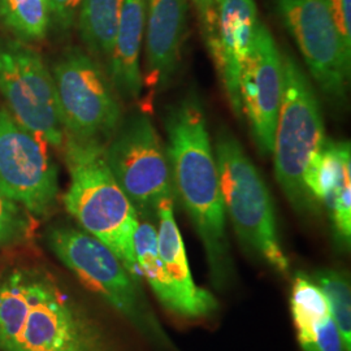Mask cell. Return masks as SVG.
Here are the masks:
<instances>
[{"instance_id":"1","label":"cell","mask_w":351,"mask_h":351,"mask_svg":"<svg viewBox=\"0 0 351 351\" xmlns=\"http://www.w3.org/2000/svg\"><path fill=\"white\" fill-rule=\"evenodd\" d=\"M0 350L119 351L58 277L32 265L0 275Z\"/></svg>"},{"instance_id":"2","label":"cell","mask_w":351,"mask_h":351,"mask_svg":"<svg viewBox=\"0 0 351 351\" xmlns=\"http://www.w3.org/2000/svg\"><path fill=\"white\" fill-rule=\"evenodd\" d=\"M165 130L176 197L201 239L213 287L221 290L233 277V262L219 169L201 99L189 94L172 106Z\"/></svg>"},{"instance_id":"3","label":"cell","mask_w":351,"mask_h":351,"mask_svg":"<svg viewBox=\"0 0 351 351\" xmlns=\"http://www.w3.org/2000/svg\"><path fill=\"white\" fill-rule=\"evenodd\" d=\"M65 163L71 182L64 206L85 232L99 239L141 281L134 252L139 217L120 188L106 159V145L64 136Z\"/></svg>"},{"instance_id":"4","label":"cell","mask_w":351,"mask_h":351,"mask_svg":"<svg viewBox=\"0 0 351 351\" xmlns=\"http://www.w3.org/2000/svg\"><path fill=\"white\" fill-rule=\"evenodd\" d=\"M47 241L58 259L91 293L124 316L154 346L176 351L172 339L151 310L141 281L129 274L111 249L88 232L72 226L52 228Z\"/></svg>"},{"instance_id":"5","label":"cell","mask_w":351,"mask_h":351,"mask_svg":"<svg viewBox=\"0 0 351 351\" xmlns=\"http://www.w3.org/2000/svg\"><path fill=\"white\" fill-rule=\"evenodd\" d=\"M213 152L226 213L241 246L277 272L288 274L290 265L278 239L274 201L261 172L226 129L217 132Z\"/></svg>"},{"instance_id":"6","label":"cell","mask_w":351,"mask_h":351,"mask_svg":"<svg viewBox=\"0 0 351 351\" xmlns=\"http://www.w3.org/2000/svg\"><path fill=\"white\" fill-rule=\"evenodd\" d=\"M285 88L277 117L274 162L277 182L291 207L302 215L320 211L304 176L326 142L322 108L311 81L290 55L282 56Z\"/></svg>"},{"instance_id":"7","label":"cell","mask_w":351,"mask_h":351,"mask_svg":"<svg viewBox=\"0 0 351 351\" xmlns=\"http://www.w3.org/2000/svg\"><path fill=\"white\" fill-rule=\"evenodd\" d=\"M106 159L139 219H156L163 202L175 201L168 152L147 114L134 113L120 123Z\"/></svg>"},{"instance_id":"8","label":"cell","mask_w":351,"mask_h":351,"mask_svg":"<svg viewBox=\"0 0 351 351\" xmlns=\"http://www.w3.org/2000/svg\"><path fill=\"white\" fill-rule=\"evenodd\" d=\"M52 78L64 136L106 145L121 123L119 94L99 63L78 49L65 52Z\"/></svg>"},{"instance_id":"9","label":"cell","mask_w":351,"mask_h":351,"mask_svg":"<svg viewBox=\"0 0 351 351\" xmlns=\"http://www.w3.org/2000/svg\"><path fill=\"white\" fill-rule=\"evenodd\" d=\"M0 91L20 125L53 147L63 146L55 82L37 51L20 42L0 47Z\"/></svg>"},{"instance_id":"10","label":"cell","mask_w":351,"mask_h":351,"mask_svg":"<svg viewBox=\"0 0 351 351\" xmlns=\"http://www.w3.org/2000/svg\"><path fill=\"white\" fill-rule=\"evenodd\" d=\"M47 145L0 108V193L40 217L55 208L59 194L58 168Z\"/></svg>"},{"instance_id":"11","label":"cell","mask_w":351,"mask_h":351,"mask_svg":"<svg viewBox=\"0 0 351 351\" xmlns=\"http://www.w3.org/2000/svg\"><path fill=\"white\" fill-rule=\"evenodd\" d=\"M276 5L319 88L328 98L343 101L351 56L343 49L329 1L276 0Z\"/></svg>"},{"instance_id":"12","label":"cell","mask_w":351,"mask_h":351,"mask_svg":"<svg viewBox=\"0 0 351 351\" xmlns=\"http://www.w3.org/2000/svg\"><path fill=\"white\" fill-rule=\"evenodd\" d=\"M284 88L282 55L269 29L261 23L239 75V98L254 142L264 156L274 150Z\"/></svg>"},{"instance_id":"13","label":"cell","mask_w":351,"mask_h":351,"mask_svg":"<svg viewBox=\"0 0 351 351\" xmlns=\"http://www.w3.org/2000/svg\"><path fill=\"white\" fill-rule=\"evenodd\" d=\"M261 23L255 0H219L215 36L207 47L230 107L239 117L242 114L239 75Z\"/></svg>"},{"instance_id":"14","label":"cell","mask_w":351,"mask_h":351,"mask_svg":"<svg viewBox=\"0 0 351 351\" xmlns=\"http://www.w3.org/2000/svg\"><path fill=\"white\" fill-rule=\"evenodd\" d=\"M350 142L326 139L310 164L304 182L311 195L328 210L335 236L345 247L351 239Z\"/></svg>"},{"instance_id":"15","label":"cell","mask_w":351,"mask_h":351,"mask_svg":"<svg viewBox=\"0 0 351 351\" xmlns=\"http://www.w3.org/2000/svg\"><path fill=\"white\" fill-rule=\"evenodd\" d=\"M186 0H147L146 80L151 88H165L181 60L186 29Z\"/></svg>"},{"instance_id":"16","label":"cell","mask_w":351,"mask_h":351,"mask_svg":"<svg viewBox=\"0 0 351 351\" xmlns=\"http://www.w3.org/2000/svg\"><path fill=\"white\" fill-rule=\"evenodd\" d=\"M290 308L303 350L346 351L324 293L303 272L294 278Z\"/></svg>"},{"instance_id":"17","label":"cell","mask_w":351,"mask_h":351,"mask_svg":"<svg viewBox=\"0 0 351 351\" xmlns=\"http://www.w3.org/2000/svg\"><path fill=\"white\" fill-rule=\"evenodd\" d=\"M146 12L147 0H123L112 55L107 65L113 88L126 101L138 99L142 91L139 55Z\"/></svg>"},{"instance_id":"18","label":"cell","mask_w":351,"mask_h":351,"mask_svg":"<svg viewBox=\"0 0 351 351\" xmlns=\"http://www.w3.org/2000/svg\"><path fill=\"white\" fill-rule=\"evenodd\" d=\"M156 220L159 224L156 230L158 251L167 272L191 307L195 319L213 315L219 308V303L213 293L194 282L185 243L176 223L175 201H165L160 204Z\"/></svg>"},{"instance_id":"19","label":"cell","mask_w":351,"mask_h":351,"mask_svg":"<svg viewBox=\"0 0 351 351\" xmlns=\"http://www.w3.org/2000/svg\"><path fill=\"white\" fill-rule=\"evenodd\" d=\"M134 252L142 277L147 280L154 294L163 304L164 308L181 317L195 319L191 307L164 267L158 251L156 229L150 220L139 219L138 226L134 233Z\"/></svg>"},{"instance_id":"20","label":"cell","mask_w":351,"mask_h":351,"mask_svg":"<svg viewBox=\"0 0 351 351\" xmlns=\"http://www.w3.org/2000/svg\"><path fill=\"white\" fill-rule=\"evenodd\" d=\"M123 0H82L78 30L88 52L107 65L112 55Z\"/></svg>"},{"instance_id":"21","label":"cell","mask_w":351,"mask_h":351,"mask_svg":"<svg viewBox=\"0 0 351 351\" xmlns=\"http://www.w3.org/2000/svg\"><path fill=\"white\" fill-rule=\"evenodd\" d=\"M0 19L21 39L39 40L50 25V0H0Z\"/></svg>"},{"instance_id":"22","label":"cell","mask_w":351,"mask_h":351,"mask_svg":"<svg viewBox=\"0 0 351 351\" xmlns=\"http://www.w3.org/2000/svg\"><path fill=\"white\" fill-rule=\"evenodd\" d=\"M311 278L324 293L332 316L343 339L345 349L351 351V290L349 277L336 269H319L315 271Z\"/></svg>"},{"instance_id":"23","label":"cell","mask_w":351,"mask_h":351,"mask_svg":"<svg viewBox=\"0 0 351 351\" xmlns=\"http://www.w3.org/2000/svg\"><path fill=\"white\" fill-rule=\"evenodd\" d=\"M26 221L19 204L0 193V246H10L25 234Z\"/></svg>"},{"instance_id":"24","label":"cell","mask_w":351,"mask_h":351,"mask_svg":"<svg viewBox=\"0 0 351 351\" xmlns=\"http://www.w3.org/2000/svg\"><path fill=\"white\" fill-rule=\"evenodd\" d=\"M343 49L351 56V0H328Z\"/></svg>"},{"instance_id":"25","label":"cell","mask_w":351,"mask_h":351,"mask_svg":"<svg viewBox=\"0 0 351 351\" xmlns=\"http://www.w3.org/2000/svg\"><path fill=\"white\" fill-rule=\"evenodd\" d=\"M193 4L197 10L199 21H201L203 38L207 46H210L215 36V29H216L219 0H193Z\"/></svg>"},{"instance_id":"26","label":"cell","mask_w":351,"mask_h":351,"mask_svg":"<svg viewBox=\"0 0 351 351\" xmlns=\"http://www.w3.org/2000/svg\"><path fill=\"white\" fill-rule=\"evenodd\" d=\"M82 0H50V12L53 21L63 30L73 25L75 14Z\"/></svg>"}]
</instances>
